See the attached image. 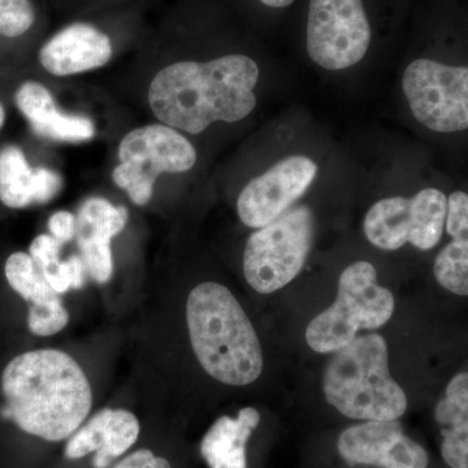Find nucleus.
Instances as JSON below:
<instances>
[{
	"label": "nucleus",
	"mask_w": 468,
	"mask_h": 468,
	"mask_svg": "<svg viewBox=\"0 0 468 468\" xmlns=\"http://www.w3.org/2000/svg\"><path fill=\"white\" fill-rule=\"evenodd\" d=\"M2 390V417L43 441H66L90 414V384L64 351H27L12 359L3 371Z\"/></svg>",
	"instance_id": "f257e3e1"
},
{
	"label": "nucleus",
	"mask_w": 468,
	"mask_h": 468,
	"mask_svg": "<svg viewBox=\"0 0 468 468\" xmlns=\"http://www.w3.org/2000/svg\"><path fill=\"white\" fill-rule=\"evenodd\" d=\"M260 68L245 55H227L207 63L180 61L160 70L149 91L160 122L190 134L212 122H241L257 106L254 88Z\"/></svg>",
	"instance_id": "f03ea898"
},
{
	"label": "nucleus",
	"mask_w": 468,
	"mask_h": 468,
	"mask_svg": "<svg viewBox=\"0 0 468 468\" xmlns=\"http://www.w3.org/2000/svg\"><path fill=\"white\" fill-rule=\"evenodd\" d=\"M186 322L194 353L209 377L233 387L261 377L260 338L226 286L203 282L194 288L186 302Z\"/></svg>",
	"instance_id": "7ed1b4c3"
},
{
	"label": "nucleus",
	"mask_w": 468,
	"mask_h": 468,
	"mask_svg": "<svg viewBox=\"0 0 468 468\" xmlns=\"http://www.w3.org/2000/svg\"><path fill=\"white\" fill-rule=\"evenodd\" d=\"M323 390L338 414L358 423L399 420L408 410L406 394L389 372L387 341L377 334L354 338L335 351Z\"/></svg>",
	"instance_id": "20e7f679"
},
{
	"label": "nucleus",
	"mask_w": 468,
	"mask_h": 468,
	"mask_svg": "<svg viewBox=\"0 0 468 468\" xmlns=\"http://www.w3.org/2000/svg\"><path fill=\"white\" fill-rule=\"evenodd\" d=\"M393 313V294L378 284L377 268L368 261H356L341 273L334 304L311 320L307 344L316 353H335L362 329L371 331L387 324Z\"/></svg>",
	"instance_id": "39448f33"
},
{
	"label": "nucleus",
	"mask_w": 468,
	"mask_h": 468,
	"mask_svg": "<svg viewBox=\"0 0 468 468\" xmlns=\"http://www.w3.org/2000/svg\"><path fill=\"white\" fill-rule=\"evenodd\" d=\"M314 239L313 212L289 208L249 237L243 273L252 289L270 294L292 282L306 263Z\"/></svg>",
	"instance_id": "423d86ee"
},
{
	"label": "nucleus",
	"mask_w": 468,
	"mask_h": 468,
	"mask_svg": "<svg viewBox=\"0 0 468 468\" xmlns=\"http://www.w3.org/2000/svg\"><path fill=\"white\" fill-rule=\"evenodd\" d=\"M119 159L113 181L128 193L132 202L144 206L153 197L159 175L189 171L196 165L197 153L171 126L147 125L125 135L120 144Z\"/></svg>",
	"instance_id": "0eeeda50"
},
{
	"label": "nucleus",
	"mask_w": 468,
	"mask_h": 468,
	"mask_svg": "<svg viewBox=\"0 0 468 468\" xmlns=\"http://www.w3.org/2000/svg\"><path fill=\"white\" fill-rule=\"evenodd\" d=\"M448 212V198L435 187H427L411 198L381 199L365 218L366 237L381 250H399L411 243L419 250H431L441 239Z\"/></svg>",
	"instance_id": "6e6552de"
},
{
	"label": "nucleus",
	"mask_w": 468,
	"mask_h": 468,
	"mask_svg": "<svg viewBox=\"0 0 468 468\" xmlns=\"http://www.w3.org/2000/svg\"><path fill=\"white\" fill-rule=\"evenodd\" d=\"M412 115L437 133L468 129V67H452L418 58L402 77Z\"/></svg>",
	"instance_id": "1a4fd4ad"
},
{
	"label": "nucleus",
	"mask_w": 468,
	"mask_h": 468,
	"mask_svg": "<svg viewBox=\"0 0 468 468\" xmlns=\"http://www.w3.org/2000/svg\"><path fill=\"white\" fill-rule=\"evenodd\" d=\"M372 32L362 0H311L307 52L328 70L358 64L367 54Z\"/></svg>",
	"instance_id": "9d476101"
},
{
	"label": "nucleus",
	"mask_w": 468,
	"mask_h": 468,
	"mask_svg": "<svg viewBox=\"0 0 468 468\" xmlns=\"http://www.w3.org/2000/svg\"><path fill=\"white\" fill-rule=\"evenodd\" d=\"M334 451L343 468H430L426 448L399 420L351 424L335 436Z\"/></svg>",
	"instance_id": "9b49d317"
},
{
	"label": "nucleus",
	"mask_w": 468,
	"mask_h": 468,
	"mask_svg": "<svg viewBox=\"0 0 468 468\" xmlns=\"http://www.w3.org/2000/svg\"><path fill=\"white\" fill-rule=\"evenodd\" d=\"M318 174V165L303 155L288 156L266 174L252 178L239 194L237 212L245 226L263 228L301 198Z\"/></svg>",
	"instance_id": "f8f14e48"
},
{
	"label": "nucleus",
	"mask_w": 468,
	"mask_h": 468,
	"mask_svg": "<svg viewBox=\"0 0 468 468\" xmlns=\"http://www.w3.org/2000/svg\"><path fill=\"white\" fill-rule=\"evenodd\" d=\"M141 426L133 412L104 409L89 419L67 440L64 457L79 461L92 457L94 468H110L137 443Z\"/></svg>",
	"instance_id": "ddd939ff"
},
{
	"label": "nucleus",
	"mask_w": 468,
	"mask_h": 468,
	"mask_svg": "<svg viewBox=\"0 0 468 468\" xmlns=\"http://www.w3.org/2000/svg\"><path fill=\"white\" fill-rule=\"evenodd\" d=\"M128 209L103 198H89L76 217L75 237L89 275L98 284L110 282L113 272L111 241L128 223Z\"/></svg>",
	"instance_id": "4468645a"
},
{
	"label": "nucleus",
	"mask_w": 468,
	"mask_h": 468,
	"mask_svg": "<svg viewBox=\"0 0 468 468\" xmlns=\"http://www.w3.org/2000/svg\"><path fill=\"white\" fill-rule=\"evenodd\" d=\"M5 272L11 288L30 302L27 326L33 335L48 337L66 328L69 314L60 294L54 291L29 254H12L5 261Z\"/></svg>",
	"instance_id": "2eb2a0df"
},
{
	"label": "nucleus",
	"mask_w": 468,
	"mask_h": 468,
	"mask_svg": "<svg viewBox=\"0 0 468 468\" xmlns=\"http://www.w3.org/2000/svg\"><path fill=\"white\" fill-rule=\"evenodd\" d=\"M112 57L107 34L90 24H72L55 34L39 51V61L55 76H70L106 66Z\"/></svg>",
	"instance_id": "dca6fc26"
},
{
	"label": "nucleus",
	"mask_w": 468,
	"mask_h": 468,
	"mask_svg": "<svg viewBox=\"0 0 468 468\" xmlns=\"http://www.w3.org/2000/svg\"><path fill=\"white\" fill-rule=\"evenodd\" d=\"M261 423V412L251 406L239 410L236 417L218 418L199 442L206 467L251 468V440Z\"/></svg>",
	"instance_id": "f3484780"
},
{
	"label": "nucleus",
	"mask_w": 468,
	"mask_h": 468,
	"mask_svg": "<svg viewBox=\"0 0 468 468\" xmlns=\"http://www.w3.org/2000/svg\"><path fill=\"white\" fill-rule=\"evenodd\" d=\"M440 452L449 468H468V372L452 378L435 409Z\"/></svg>",
	"instance_id": "a211bd4d"
},
{
	"label": "nucleus",
	"mask_w": 468,
	"mask_h": 468,
	"mask_svg": "<svg viewBox=\"0 0 468 468\" xmlns=\"http://www.w3.org/2000/svg\"><path fill=\"white\" fill-rule=\"evenodd\" d=\"M446 230L452 241L439 252L433 266L437 282L446 291L468 295V196L454 192L448 198Z\"/></svg>",
	"instance_id": "6ab92c4d"
},
{
	"label": "nucleus",
	"mask_w": 468,
	"mask_h": 468,
	"mask_svg": "<svg viewBox=\"0 0 468 468\" xmlns=\"http://www.w3.org/2000/svg\"><path fill=\"white\" fill-rule=\"evenodd\" d=\"M33 169L16 146L0 150V201L9 208L33 205Z\"/></svg>",
	"instance_id": "aec40b11"
},
{
	"label": "nucleus",
	"mask_w": 468,
	"mask_h": 468,
	"mask_svg": "<svg viewBox=\"0 0 468 468\" xmlns=\"http://www.w3.org/2000/svg\"><path fill=\"white\" fill-rule=\"evenodd\" d=\"M33 132L39 137L52 141H66V143H82L91 140L95 134L94 124L90 119L84 116L67 115L60 112L58 107L46 112L41 119L30 124Z\"/></svg>",
	"instance_id": "412c9836"
},
{
	"label": "nucleus",
	"mask_w": 468,
	"mask_h": 468,
	"mask_svg": "<svg viewBox=\"0 0 468 468\" xmlns=\"http://www.w3.org/2000/svg\"><path fill=\"white\" fill-rule=\"evenodd\" d=\"M60 246L61 243L51 234H41L30 245L29 255L42 271L54 291L58 294H64L66 291H64L63 276H61L63 261L58 260Z\"/></svg>",
	"instance_id": "4be33fe9"
},
{
	"label": "nucleus",
	"mask_w": 468,
	"mask_h": 468,
	"mask_svg": "<svg viewBox=\"0 0 468 468\" xmlns=\"http://www.w3.org/2000/svg\"><path fill=\"white\" fill-rule=\"evenodd\" d=\"M36 21L32 0H0V36L16 38L29 32Z\"/></svg>",
	"instance_id": "5701e85b"
},
{
	"label": "nucleus",
	"mask_w": 468,
	"mask_h": 468,
	"mask_svg": "<svg viewBox=\"0 0 468 468\" xmlns=\"http://www.w3.org/2000/svg\"><path fill=\"white\" fill-rule=\"evenodd\" d=\"M15 100H16L18 110L27 117L30 124L57 107L51 92L45 86L34 81H27L21 85Z\"/></svg>",
	"instance_id": "b1692460"
},
{
	"label": "nucleus",
	"mask_w": 468,
	"mask_h": 468,
	"mask_svg": "<svg viewBox=\"0 0 468 468\" xmlns=\"http://www.w3.org/2000/svg\"><path fill=\"white\" fill-rule=\"evenodd\" d=\"M33 201L34 203H48L60 193L63 187V178L52 169L37 167L33 169Z\"/></svg>",
	"instance_id": "393cba45"
},
{
	"label": "nucleus",
	"mask_w": 468,
	"mask_h": 468,
	"mask_svg": "<svg viewBox=\"0 0 468 468\" xmlns=\"http://www.w3.org/2000/svg\"><path fill=\"white\" fill-rule=\"evenodd\" d=\"M110 468H174L171 462L151 449H138L126 454Z\"/></svg>",
	"instance_id": "a878e982"
},
{
	"label": "nucleus",
	"mask_w": 468,
	"mask_h": 468,
	"mask_svg": "<svg viewBox=\"0 0 468 468\" xmlns=\"http://www.w3.org/2000/svg\"><path fill=\"white\" fill-rule=\"evenodd\" d=\"M48 229H50L51 236L57 239L61 245L69 242L75 237L76 218L70 212L58 211L48 220Z\"/></svg>",
	"instance_id": "bb28decb"
},
{
	"label": "nucleus",
	"mask_w": 468,
	"mask_h": 468,
	"mask_svg": "<svg viewBox=\"0 0 468 468\" xmlns=\"http://www.w3.org/2000/svg\"><path fill=\"white\" fill-rule=\"evenodd\" d=\"M264 5L271 8H285L291 5L294 0H260Z\"/></svg>",
	"instance_id": "cd10ccee"
},
{
	"label": "nucleus",
	"mask_w": 468,
	"mask_h": 468,
	"mask_svg": "<svg viewBox=\"0 0 468 468\" xmlns=\"http://www.w3.org/2000/svg\"><path fill=\"white\" fill-rule=\"evenodd\" d=\"M5 109H3L2 104H0V128H2L3 124H5Z\"/></svg>",
	"instance_id": "c85d7f7f"
}]
</instances>
